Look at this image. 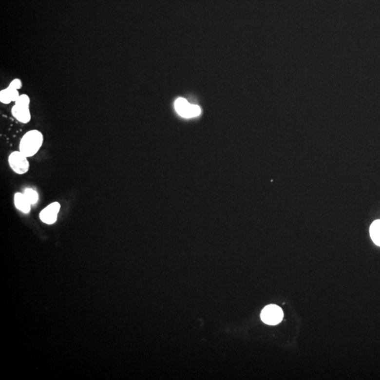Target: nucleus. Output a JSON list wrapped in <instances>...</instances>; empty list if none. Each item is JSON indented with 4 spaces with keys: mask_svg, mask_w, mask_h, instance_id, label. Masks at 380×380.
<instances>
[{
    "mask_svg": "<svg viewBox=\"0 0 380 380\" xmlns=\"http://www.w3.org/2000/svg\"><path fill=\"white\" fill-rule=\"evenodd\" d=\"M43 134L37 130H32L25 133L19 143V151L28 158L37 154L43 145Z\"/></svg>",
    "mask_w": 380,
    "mask_h": 380,
    "instance_id": "nucleus-1",
    "label": "nucleus"
},
{
    "mask_svg": "<svg viewBox=\"0 0 380 380\" xmlns=\"http://www.w3.org/2000/svg\"><path fill=\"white\" fill-rule=\"evenodd\" d=\"M8 163L11 169L18 175H24L29 171L28 157L20 151H14L9 154Z\"/></svg>",
    "mask_w": 380,
    "mask_h": 380,
    "instance_id": "nucleus-2",
    "label": "nucleus"
},
{
    "mask_svg": "<svg viewBox=\"0 0 380 380\" xmlns=\"http://www.w3.org/2000/svg\"><path fill=\"white\" fill-rule=\"evenodd\" d=\"M283 311L278 305L270 304L266 305L261 312V318L263 322L270 325H275L283 320Z\"/></svg>",
    "mask_w": 380,
    "mask_h": 380,
    "instance_id": "nucleus-3",
    "label": "nucleus"
},
{
    "mask_svg": "<svg viewBox=\"0 0 380 380\" xmlns=\"http://www.w3.org/2000/svg\"><path fill=\"white\" fill-rule=\"evenodd\" d=\"M175 109L179 115L186 118L198 116L202 113V109L199 106L190 104L184 98H178L176 99Z\"/></svg>",
    "mask_w": 380,
    "mask_h": 380,
    "instance_id": "nucleus-4",
    "label": "nucleus"
},
{
    "mask_svg": "<svg viewBox=\"0 0 380 380\" xmlns=\"http://www.w3.org/2000/svg\"><path fill=\"white\" fill-rule=\"evenodd\" d=\"M61 210V204L58 202L51 203L48 206L42 209L39 213V219L47 225H52L56 223L58 214Z\"/></svg>",
    "mask_w": 380,
    "mask_h": 380,
    "instance_id": "nucleus-5",
    "label": "nucleus"
},
{
    "mask_svg": "<svg viewBox=\"0 0 380 380\" xmlns=\"http://www.w3.org/2000/svg\"><path fill=\"white\" fill-rule=\"evenodd\" d=\"M12 114L16 119L22 123H28L31 119V112L28 107L14 104L12 107Z\"/></svg>",
    "mask_w": 380,
    "mask_h": 380,
    "instance_id": "nucleus-6",
    "label": "nucleus"
},
{
    "mask_svg": "<svg viewBox=\"0 0 380 380\" xmlns=\"http://www.w3.org/2000/svg\"><path fill=\"white\" fill-rule=\"evenodd\" d=\"M16 208L23 213H28L31 210V204L27 199L24 193L17 192L14 196Z\"/></svg>",
    "mask_w": 380,
    "mask_h": 380,
    "instance_id": "nucleus-7",
    "label": "nucleus"
},
{
    "mask_svg": "<svg viewBox=\"0 0 380 380\" xmlns=\"http://www.w3.org/2000/svg\"><path fill=\"white\" fill-rule=\"evenodd\" d=\"M19 96L20 95L18 90L8 87L7 88L1 90L0 93V101L3 104H9L12 101L15 102L19 99Z\"/></svg>",
    "mask_w": 380,
    "mask_h": 380,
    "instance_id": "nucleus-8",
    "label": "nucleus"
},
{
    "mask_svg": "<svg viewBox=\"0 0 380 380\" xmlns=\"http://www.w3.org/2000/svg\"><path fill=\"white\" fill-rule=\"evenodd\" d=\"M370 233L374 243L380 247V220H377L372 223Z\"/></svg>",
    "mask_w": 380,
    "mask_h": 380,
    "instance_id": "nucleus-9",
    "label": "nucleus"
},
{
    "mask_svg": "<svg viewBox=\"0 0 380 380\" xmlns=\"http://www.w3.org/2000/svg\"><path fill=\"white\" fill-rule=\"evenodd\" d=\"M23 193L32 206L37 204L38 200H39V194L36 190L33 189V188H26Z\"/></svg>",
    "mask_w": 380,
    "mask_h": 380,
    "instance_id": "nucleus-10",
    "label": "nucleus"
},
{
    "mask_svg": "<svg viewBox=\"0 0 380 380\" xmlns=\"http://www.w3.org/2000/svg\"><path fill=\"white\" fill-rule=\"evenodd\" d=\"M15 104H17V105L23 106V107H29L30 98L28 97V95H20L19 99L15 101Z\"/></svg>",
    "mask_w": 380,
    "mask_h": 380,
    "instance_id": "nucleus-11",
    "label": "nucleus"
},
{
    "mask_svg": "<svg viewBox=\"0 0 380 380\" xmlns=\"http://www.w3.org/2000/svg\"><path fill=\"white\" fill-rule=\"evenodd\" d=\"M22 84L21 81H20L19 79H15V80H13L12 82H11L10 85H9V88H13V89H16V90H19V89H20L21 88Z\"/></svg>",
    "mask_w": 380,
    "mask_h": 380,
    "instance_id": "nucleus-12",
    "label": "nucleus"
}]
</instances>
